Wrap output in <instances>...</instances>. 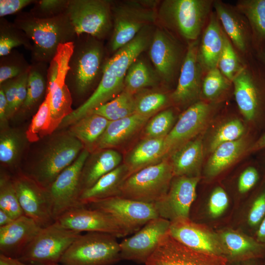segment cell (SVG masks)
<instances>
[{
    "instance_id": "cell-1",
    "label": "cell",
    "mask_w": 265,
    "mask_h": 265,
    "mask_svg": "<svg viewBox=\"0 0 265 265\" xmlns=\"http://www.w3.org/2000/svg\"><path fill=\"white\" fill-rule=\"evenodd\" d=\"M152 35L149 26L143 28L130 42L109 58L102 68V75L96 89L82 105L64 119L69 126L112 100L124 89V80L131 64L150 45Z\"/></svg>"
},
{
    "instance_id": "cell-2",
    "label": "cell",
    "mask_w": 265,
    "mask_h": 265,
    "mask_svg": "<svg viewBox=\"0 0 265 265\" xmlns=\"http://www.w3.org/2000/svg\"><path fill=\"white\" fill-rule=\"evenodd\" d=\"M15 26L32 41L34 57L39 61H51L59 45L73 42L76 34L66 12L47 18L22 17Z\"/></svg>"
},
{
    "instance_id": "cell-3",
    "label": "cell",
    "mask_w": 265,
    "mask_h": 265,
    "mask_svg": "<svg viewBox=\"0 0 265 265\" xmlns=\"http://www.w3.org/2000/svg\"><path fill=\"white\" fill-rule=\"evenodd\" d=\"M211 0H166L158 17L168 28L192 42L198 39L213 4Z\"/></svg>"
},
{
    "instance_id": "cell-4",
    "label": "cell",
    "mask_w": 265,
    "mask_h": 265,
    "mask_svg": "<svg viewBox=\"0 0 265 265\" xmlns=\"http://www.w3.org/2000/svg\"><path fill=\"white\" fill-rule=\"evenodd\" d=\"M112 235L96 232L80 234L63 255V265H112L121 260L120 243Z\"/></svg>"
},
{
    "instance_id": "cell-5",
    "label": "cell",
    "mask_w": 265,
    "mask_h": 265,
    "mask_svg": "<svg viewBox=\"0 0 265 265\" xmlns=\"http://www.w3.org/2000/svg\"><path fill=\"white\" fill-rule=\"evenodd\" d=\"M45 148L29 175L47 189L76 160L84 147L80 140L67 132L56 135Z\"/></svg>"
},
{
    "instance_id": "cell-6",
    "label": "cell",
    "mask_w": 265,
    "mask_h": 265,
    "mask_svg": "<svg viewBox=\"0 0 265 265\" xmlns=\"http://www.w3.org/2000/svg\"><path fill=\"white\" fill-rule=\"evenodd\" d=\"M156 1L128 0L112 6L113 30L110 48L116 52L132 41L145 27L158 17L154 9Z\"/></svg>"
},
{
    "instance_id": "cell-7",
    "label": "cell",
    "mask_w": 265,
    "mask_h": 265,
    "mask_svg": "<svg viewBox=\"0 0 265 265\" xmlns=\"http://www.w3.org/2000/svg\"><path fill=\"white\" fill-rule=\"evenodd\" d=\"M173 177L170 162L164 159L129 176L122 185L120 196L154 204L166 195Z\"/></svg>"
},
{
    "instance_id": "cell-8",
    "label": "cell",
    "mask_w": 265,
    "mask_h": 265,
    "mask_svg": "<svg viewBox=\"0 0 265 265\" xmlns=\"http://www.w3.org/2000/svg\"><path fill=\"white\" fill-rule=\"evenodd\" d=\"M238 107L244 118L253 121L265 106V65L257 56L232 81Z\"/></svg>"
},
{
    "instance_id": "cell-9",
    "label": "cell",
    "mask_w": 265,
    "mask_h": 265,
    "mask_svg": "<svg viewBox=\"0 0 265 265\" xmlns=\"http://www.w3.org/2000/svg\"><path fill=\"white\" fill-rule=\"evenodd\" d=\"M81 233L64 228L54 222L42 228L19 257L31 264L55 265Z\"/></svg>"
},
{
    "instance_id": "cell-10",
    "label": "cell",
    "mask_w": 265,
    "mask_h": 265,
    "mask_svg": "<svg viewBox=\"0 0 265 265\" xmlns=\"http://www.w3.org/2000/svg\"><path fill=\"white\" fill-rule=\"evenodd\" d=\"M89 153L84 148L76 160L46 189L54 221L67 211L81 206L79 203L80 177Z\"/></svg>"
},
{
    "instance_id": "cell-11",
    "label": "cell",
    "mask_w": 265,
    "mask_h": 265,
    "mask_svg": "<svg viewBox=\"0 0 265 265\" xmlns=\"http://www.w3.org/2000/svg\"><path fill=\"white\" fill-rule=\"evenodd\" d=\"M66 13L78 35L86 33L100 39L111 27V4L108 0H69Z\"/></svg>"
},
{
    "instance_id": "cell-12",
    "label": "cell",
    "mask_w": 265,
    "mask_h": 265,
    "mask_svg": "<svg viewBox=\"0 0 265 265\" xmlns=\"http://www.w3.org/2000/svg\"><path fill=\"white\" fill-rule=\"evenodd\" d=\"M113 217L128 235L135 233L150 220L159 217L154 204L115 196L85 206Z\"/></svg>"
},
{
    "instance_id": "cell-13",
    "label": "cell",
    "mask_w": 265,
    "mask_h": 265,
    "mask_svg": "<svg viewBox=\"0 0 265 265\" xmlns=\"http://www.w3.org/2000/svg\"><path fill=\"white\" fill-rule=\"evenodd\" d=\"M227 262L224 257L190 248L167 233L145 265H227Z\"/></svg>"
},
{
    "instance_id": "cell-14",
    "label": "cell",
    "mask_w": 265,
    "mask_h": 265,
    "mask_svg": "<svg viewBox=\"0 0 265 265\" xmlns=\"http://www.w3.org/2000/svg\"><path fill=\"white\" fill-rule=\"evenodd\" d=\"M199 181V176H174L166 195L154 204L159 217L170 222L189 218Z\"/></svg>"
},
{
    "instance_id": "cell-15",
    "label": "cell",
    "mask_w": 265,
    "mask_h": 265,
    "mask_svg": "<svg viewBox=\"0 0 265 265\" xmlns=\"http://www.w3.org/2000/svg\"><path fill=\"white\" fill-rule=\"evenodd\" d=\"M170 225L169 220L159 217L149 221L133 236L120 242L121 259L145 264L161 238L168 233Z\"/></svg>"
},
{
    "instance_id": "cell-16",
    "label": "cell",
    "mask_w": 265,
    "mask_h": 265,
    "mask_svg": "<svg viewBox=\"0 0 265 265\" xmlns=\"http://www.w3.org/2000/svg\"><path fill=\"white\" fill-rule=\"evenodd\" d=\"M54 222L64 228L80 233L101 232L116 238L128 235L113 217L101 211L84 206L67 211L58 217Z\"/></svg>"
},
{
    "instance_id": "cell-17",
    "label": "cell",
    "mask_w": 265,
    "mask_h": 265,
    "mask_svg": "<svg viewBox=\"0 0 265 265\" xmlns=\"http://www.w3.org/2000/svg\"><path fill=\"white\" fill-rule=\"evenodd\" d=\"M12 179L24 215L42 228L53 223L46 189L29 175L19 173Z\"/></svg>"
},
{
    "instance_id": "cell-18",
    "label": "cell",
    "mask_w": 265,
    "mask_h": 265,
    "mask_svg": "<svg viewBox=\"0 0 265 265\" xmlns=\"http://www.w3.org/2000/svg\"><path fill=\"white\" fill-rule=\"evenodd\" d=\"M103 49L100 44L91 42L77 48L75 46L67 77H70L75 90L85 93L96 80L100 71Z\"/></svg>"
},
{
    "instance_id": "cell-19",
    "label": "cell",
    "mask_w": 265,
    "mask_h": 265,
    "mask_svg": "<svg viewBox=\"0 0 265 265\" xmlns=\"http://www.w3.org/2000/svg\"><path fill=\"white\" fill-rule=\"evenodd\" d=\"M199 40L190 42L182 61L178 83L170 96L176 104L185 105L196 100L201 94L204 72L198 56Z\"/></svg>"
},
{
    "instance_id": "cell-20",
    "label": "cell",
    "mask_w": 265,
    "mask_h": 265,
    "mask_svg": "<svg viewBox=\"0 0 265 265\" xmlns=\"http://www.w3.org/2000/svg\"><path fill=\"white\" fill-rule=\"evenodd\" d=\"M168 233L190 248L226 258L219 235L192 222L190 218L170 222Z\"/></svg>"
},
{
    "instance_id": "cell-21",
    "label": "cell",
    "mask_w": 265,
    "mask_h": 265,
    "mask_svg": "<svg viewBox=\"0 0 265 265\" xmlns=\"http://www.w3.org/2000/svg\"><path fill=\"white\" fill-rule=\"evenodd\" d=\"M149 53L160 79L167 83L173 81L182 59L175 39L163 29L157 28L152 35Z\"/></svg>"
},
{
    "instance_id": "cell-22",
    "label": "cell",
    "mask_w": 265,
    "mask_h": 265,
    "mask_svg": "<svg viewBox=\"0 0 265 265\" xmlns=\"http://www.w3.org/2000/svg\"><path fill=\"white\" fill-rule=\"evenodd\" d=\"M212 110L210 104L203 101L192 104L180 116L165 137L169 155L191 140L204 128Z\"/></svg>"
},
{
    "instance_id": "cell-23",
    "label": "cell",
    "mask_w": 265,
    "mask_h": 265,
    "mask_svg": "<svg viewBox=\"0 0 265 265\" xmlns=\"http://www.w3.org/2000/svg\"><path fill=\"white\" fill-rule=\"evenodd\" d=\"M215 13L222 29L234 46L244 54L253 52L251 31L245 17L235 7L213 1Z\"/></svg>"
},
{
    "instance_id": "cell-24",
    "label": "cell",
    "mask_w": 265,
    "mask_h": 265,
    "mask_svg": "<svg viewBox=\"0 0 265 265\" xmlns=\"http://www.w3.org/2000/svg\"><path fill=\"white\" fill-rule=\"evenodd\" d=\"M42 228L25 215L0 227V254L18 258Z\"/></svg>"
},
{
    "instance_id": "cell-25",
    "label": "cell",
    "mask_w": 265,
    "mask_h": 265,
    "mask_svg": "<svg viewBox=\"0 0 265 265\" xmlns=\"http://www.w3.org/2000/svg\"><path fill=\"white\" fill-rule=\"evenodd\" d=\"M218 235L228 262H245L265 258V245L255 237L231 229L222 231Z\"/></svg>"
},
{
    "instance_id": "cell-26",
    "label": "cell",
    "mask_w": 265,
    "mask_h": 265,
    "mask_svg": "<svg viewBox=\"0 0 265 265\" xmlns=\"http://www.w3.org/2000/svg\"><path fill=\"white\" fill-rule=\"evenodd\" d=\"M225 35L215 13H211L198 51V59L204 72L217 67Z\"/></svg>"
},
{
    "instance_id": "cell-27",
    "label": "cell",
    "mask_w": 265,
    "mask_h": 265,
    "mask_svg": "<svg viewBox=\"0 0 265 265\" xmlns=\"http://www.w3.org/2000/svg\"><path fill=\"white\" fill-rule=\"evenodd\" d=\"M168 155L165 137L145 138L129 152L124 163L130 175L145 167L159 163Z\"/></svg>"
},
{
    "instance_id": "cell-28",
    "label": "cell",
    "mask_w": 265,
    "mask_h": 265,
    "mask_svg": "<svg viewBox=\"0 0 265 265\" xmlns=\"http://www.w3.org/2000/svg\"><path fill=\"white\" fill-rule=\"evenodd\" d=\"M149 120L148 118L135 113L122 119L110 121L96 143L93 151L112 149L120 145L138 132Z\"/></svg>"
},
{
    "instance_id": "cell-29",
    "label": "cell",
    "mask_w": 265,
    "mask_h": 265,
    "mask_svg": "<svg viewBox=\"0 0 265 265\" xmlns=\"http://www.w3.org/2000/svg\"><path fill=\"white\" fill-rule=\"evenodd\" d=\"M130 175L125 164H121L111 171L102 177L92 186L82 190L79 197L81 206L109 198L120 196L122 184Z\"/></svg>"
},
{
    "instance_id": "cell-30",
    "label": "cell",
    "mask_w": 265,
    "mask_h": 265,
    "mask_svg": "<svg viewBox=\"0 0 265 265\" xmlns=\"http://www.w3.org/2000/svg\"><path fill=\"white\" fill-rule=\"evenodd\" d=\"M122 156L112 149L97 150L85 161L80 177L81 192L94 185L102 177L120 165Z\"/></svg>"
},
{
    "instance_id": "cell-31",
    "label": "cell",
    "mask_w": 265,
    "mask_h": 265,
    "mask_svg": "<svg viewBox=\"0 0 265 265\" xmlns=\"http://www.w3.org/2000/svg\"><path fill=\"white\" fill-rule=\"evenodd\" d=\"M235 7L248 23L253 51L259 58L265 50V0H240Z\"/></svg>"
},
{
    "instance_id": "cell-32",
    "label": "cell",
    "mask_w": 265,
    "mask_h": 265,
    "mask_svg": "<svg viewBox=\"0 0 265 265\" xmlns=\"http://www.w3.org/2000/svg\"><path fill=\"white\" fill-rule=\"evenodd\" d=\"M169 160L174 176L196 177L203 159L201 139L191 140L171 154Z\"/></svg>"
},
{
    "instance_id": "cell-33",
    "label": "cell",
    "mask_w": 265,
    "mask_h": 265,
    "mask_svg": "<svg viewBox=\"0 0 265 265\" xmlns=\"http://www.w3.org/2000/svg\"><path fill=\"white\" fill-rule=\"evenodd\" d=\"M247 140L245 138L223 143L212 152L207 162L205 172L207 176L214 177L233 164L245 151Z\"/></svg>"
},
{
    "instance_id": "cell-34",
    "label": "cell",
    "mask_w": 265,
    "mask_h": 265,
    "mask_svg": "<svg viewBox=\"0 0 265 265\" xmlns=\"http://www.w3.org/2000/svg\"><path fill=\"white\" fill-rule=\"evenodd\" d=\"M109 122L101 115L91 113L70 125L68 132L80 140L85 149L93 152Z\"/></svg>"
},
{
    "instance_id": "cell-35",
    "label": "cell",
    "mask_w": 265,
    "mask_h": 265,
    "mask_svg": "<svg viewBox=\"0 0 265 265\" xmlns=\"http://www.w3.org/2000/svg\"><path fill=\"white\" fill-rule=\"evenodd\" d=\"M46 93L50 94V133H52L73 111L72 108L73 100L66 83L49 84L47 86Z\"/></svg>"
},
{
    "instance_id": "cell-36",
    "label": "cell",
    "mask_w": 265,
    "mask_h": 265,
    "mask_svg": "<svg viewBox=\"0 0 265 265\" xmlns=\"http://www.w3.org/2000/svg\"><path fill=\"white\" fill-rule=\"evenodd\" d=\"M158 81L157 74L144 61L137 58L127 71L124 90L134 95L147 87L156 86Z\"/></svg>"
},
{
    "instance_id": "cell-37",
    "label": "cell",
    "mask_w": 265,
    "mask_h": 265,
    "mask_svg": "<svg viewBox=\"0 0 265 265\" xmlns=\"http://www.w3.org/2000/svg\"><path fill=\"white\" fill-rule=\"evenodd\" d=\"M91 113L101 115L110 121L133 115L135 113L134 95L124 90L115 98L96 108Z\"/></svg>"
},
{
    "instance_id": "cell-38",
    "label": "cell",
    "mask_w": 265,
    "mask_h": 265,
    "mask_svg": "<svg viewBox=\"0 0 265 265\" xmlns=\"http://www.w3.org/2000/svg\"><path fill=\"white\" fill-rule=\"evenodd\" d=\"M1 129L0 161L2 165L13 166L21 155L25 143L24 137L15 130L6 127Z\"/></svg>"
},
{
    "instance_id": "cell-39",
    "label": "cell",
    "mask_w": 265,
    "mask_h": 265,
    "mask_svg": "<svg viewBox=\"0 0 265 265\" xmlns=\"http://www.w3.org/2000/svg\"><path fill=\"white\" fill-rule=\"evenodd\" d=\"M135 113L150 118L165 107L169 97L163 92L142 90L134 95Z\"/></svg>"
},
{
    "instance_id": "cell-40",
    "label": "cell",
    "mask_w": 265,
    "mask_h": 265,
    "mask_svg": "<svg viewBox=\"0 0 265 265\" xmlns=\"http://www.w3.org/2000/svg\"><path fill=\"white\" fill-rule=\"evenodd\" d=\"M51 124L50 94L46 93L44 100L33 116L26 132V137L29 142L38 141L43 136L51 134Z\"/></svg>"
},
{
    "instance_id": "cell-41",
    "label": "cell",
    "mask_w": 265,
    "mask_h": 265,
    "mask_svg": "<svg viewBox=\"0 0 265 265\" xmlns=\"http://www.w3.org/2000/svg\"><path fill=\"white\" fill-rule=\"evenodd\" d=\"M0 209L15 219L24 215L18 201L12 178L1 174L0 177Z\"/></svg>"
},
{
    "instance_id": "cell-42",
    "label": "cell",
    "mask_w": 265,
    "mask_h": 265,
    "mask_svg": "<svg viewBox=\"0 0 265 265\" xmlns=\"http://www.w3.org/2000/svg\"><path fill=\"white\" fill-rule=\"evenodd\" d=\"M231 83L216 67L206 72L202 80L201 93L204 98L213 100L226 91Z\"/></svg>"
},
{
    "instance_id": "cell-43",
    "label": "cell",
    "mask_w": 265,
    "mask_h": 265,
    "mask_svg": "<svg viewBox=\"0 0 265 265\" xmlns=\"http://www.w3.org/2000/svg\"><path fill=\"white\" fill-rule=\"evenodd\" d=\"M174 115L171 109L161 111L149 120L145 126L144 138L165 137L173 128Z\"/></svg>"
},
{
    "instance_id": "cell-44",
    "label": "cell",
    "mask_w": 265,
    "mask_h": 265,
    "mask_svg": "<svg viewBox=\"0 0 265 265\" xmlns=\"http://www.w3.org/2000/svg\"><path fill=\"white\" fill-rule=\"evenodd\" d=\"M46 85L41 70L30 67L27 80L26 96L20 109L27 111L33 108L43 95Z\"/></svg>"
},
{
    "instance_id": "cell-45",
    "label": "cell",
    "mask_w": 265,
    "mask_h": 265,
    "mask_svg": "<svg viewBox=\"0 0 265 265\" xmlns=\"http://www.w3.org/2000/svg\"><path fill=\"white\" fill-rule=\"evenodd\" d=\"M243 67L231 41L226 34L223 50L217 63V68L232 81Z\"/></svg>"
},
{
    "instance_id": "cell-46",
    "label": "cell",
    "mask_w": 265,
    "mask_h": 265,
    "mask_svg": "<svg viewBox=\"0 0 265 265\" xmlns=\"http://www.w3.org/2000/svg\"><path fill=\"white\" fill-rule=\"evenodd\" d=\"M245 128L238 119H235L221 125L213 135L210 143L209 149L212 152L220 145L240 138Z\"/></svg>"
},
{
    "instance_id": "cell-47",
    "label": "cell",
    "mask_w": 265,
    "mask_h": 265,
    "mask_svg": "<svg viewBox=\"0 0 265 265\" xmlns=\"http://www.w3.org/2000/svg\"><path fill=\"white\" fill-rule=\"evenodd\" d=\"M265 217V183L257 191L249 206L247 214V223L256 233Z\"/></svg>"
},
{
    "instance_id": "cell-48",
    "label": "cell",
    "mask_w": 265,
    "mask_h": 265,
    "mask_svg": "<svg viewBox=\"0 0 265 265\" xmlns=\"http://www.w3.org/2000/svg\"><path fill=\"white\" fill-rule=\"evenodd\" d=\"M8 25L0 26V55L3 56L8 54L11 50L16 47L24 45L28 46L26 38L18 33L17 28Z\"/></svg>"
},
{
    "instance_id": "cell-49",
    "label": "cell",
    "mask_w": 265,
    "mask_h": 265,
    "mask_svg": "<svg viewBox=\"0 0 265 265\" xmlns=\"http://www.w3.org/2000/svg\"><path fill=\"white\" fill-rule=\"evenodd\" d=\"M229 198L225 191L221 187L215 188L212 192L209 201L208 210L212 217H218L227 209Z\"/></svg>"
},
{
    "instance_id": "cell-50",
    "label": "cell",
    "mask_w": 265,
    "mask_h": 265,
    "mask_svg": "<svg viewBox=\"0 0 265 265\" xmlns=\"http://www.w3.org/2000/svg\"><path fill=\"white\" fill-rule=\"evenodd\" d=\"M260 179V174L254 166L246 168L241 174L238 181V187L241 193H245L252 189Z\"/></svg>"
},
{
    "instance_id": "cell-51",
    "label": "cell",
    "mask_w": 265,
    "mask_h": 265,
    "mask_svg": "<svg viewBox=\"0 0 265 265\" xmlns=\"http://www.w3.org/2000/svg\"><path fill=\"white\" fill-rule=\"evenodd\" d=\"M68 2V0H42L38 2V10L47 17H51L64 13L62 11L66 10Z\"/></svg>"
},
{
    "instance_id": "cell-52",
    "label": "cell",
    "mask_w": 265,
    "mask_h": 265,
    "mask_svg": "<svg viewBox=\"0 0 265 265\" xmlns=\"http://www.w3.org/2000/svg\"><path fill=\"white\" fill-rule=\"evenodd\" d=\"M30 68L17 63L1 64L0 67V84L20 76L28 71Z\"/></svg>"
},
{
    "instance_id": "cell-53",
    "label": "cell",
    "mask_w": 265,
    "mask_h": 265,
    "mask_svg": "<svg viewBox=\"0 0 265 265\" xmlns=\"http://www.w3.org/2000/svg\"><path fill=\"white\" fill-rule=\"evenodd\" d=\"M32 1L30 0H0V16L15 13Z\"/></svg>"
},
{
    "instance_id": "cell-54",
    "label": "cell",
    "mask_w": 265,
    "mask_h": 265,
    "mask_svg": "<svg viewBox=\"0 0 265 265\" xmlns=\"http://www.w3.org/2000/svg\"><path fill=\"white\" fill-rule=\"evenodd\" d=\"M8 105L6 97L1 88L0 89V124L1 129L6 127Z\"/></svg>"
},
{
    "instance_id": "cell-55",
    "label": "cell",
    "mask_w": 265,
    "mask_h": 265,
    "mask_svg": "<svg viewBox=\"0 0 265 265\" xmlns=\"http://www.w3.org/2000/svg\"><path fill=\"white\" fill-rule=\"evenodd\" d=\"M0 265H31L24 262L18 258L0 254Z\"/></svg>"
},
{
    "instance_id": "cell-56",
    "label": "cell",
    "mask_w": 265,
    "mask_h": 265,
    "mask_svg": "<svg viewBox=\"0 0 265 265\" xmlns=\"http://www.w3.org/2000/svg\"><path fill=\"white\" fill-rule=\"evenodd\" d=\"M265 149V132L248 149L249 152H255Z\"/></svg>"
},
{
    "instance_id": "cell-57",
    "label": "cell",
    "mask_w": 265,
    "mask_h": 265,
    "mask_svg": "<svg viewBox=\"0 0 265 265\" xmlns=\"http://www.w3.org/2000/svg\"><path fill=\"white\" fill-rule=\"evenodd\" d=\"M255 238L259 242L265 245V217L255 234Z\"/></svg>"
},
{
    "instance_id": "cell-58",
    "label": "cell",
    "mask_w": 265,
    "mask_h": 265,
    "mask_svg": "<svg viewBox=\"0 0 265 265\" xmlns=\"http://www.w3.org/2000/svg\"><path fill=\"white\" fill-rule=\"evenodd\" d=\"M14 220L8 213L0 209V227L7 225L12 222Z\"/></svg>"
},
{
    "instance_id": "cell-59",
    "label": "cell",
    "mask_w": 265,
    "mask_h": 265,
    "mask_svg": "<svg viewBox=\"0 0 265 265\" xmlns=\"http://www.w3.org/2000/svg\"><path fill=\"white\" fill-rule=\"evenodd\" d=\"M259 259H255V260H251L247 261L245 262H243L244 264L243 265H264L263 264H260L258 262V260Z\"/></svg>"
},
{
    "instance_id": "cell-60",
    "label": "cell",
    "mask_w": 265,
    "mask_h": 265,
    "mask_svg": "<svg viewBox=\"0 0 265 265\" xmlns=\"http://www.w3.org/2000/svg\"><path fill=\"white\" fill-rule=\"evenodd\" d=\"M258 58L260 59L265 65V50Z\"/></svg>"
},
{
    "instance_id": "cell-61",
    "label": "cell",
    "mask_w": 265,
    "mask_h": 265,
    "mask_svg": "<svg viewBox=\"0 0 265 265\" xmlns=\"http://www.w3.org/2000/svg\"><path fill=\"white\" fill-rule=\"evenodd\" d=\"M39 265V264H34V265Z\"/></svg>"
},
{
    "instance_id": "cell-62",
    "label": "cell",
    "mask_w": 265,
    "mask_h": 265,
    "mask_svg": "<svg viewBox=\"0 0 265 265\" xmlns=\"http://www.w3.org/2000/svg\"><path fill=\"white\" fill-rule=\"evenodd\" d=\"M62 265V264H59V263H58V264H56V265Z\"/></svg>"
},
{
    "instance_id": "cell-63",
    "label": "cell",
    "mask_w": 265,
    "mask_h": 265,
    "mask_svg": "<svg viewBox=\"0 0 265 265\" xmlns=\"http://www.w3.org/2000/svg\"><path fill=\"white\" fill-rule=\"evenodd\" d=\"M263 265H265V260L264 262L263 263Z\"/></svg>"
}]
</instances>
